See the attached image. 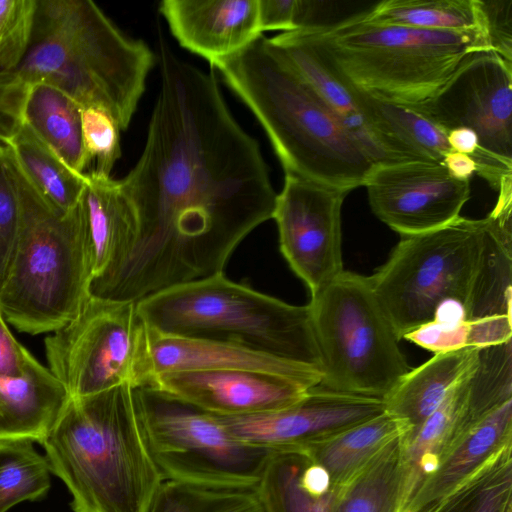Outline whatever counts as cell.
<instances>
[{
	"label": "cell",
	"mask_w": 512,
	"mask_h": 512,
	"mask_svg": "<svg viewBox=\"0 0 512 512\" xmlns=\"http://www.w3.org/2000/svg\"><path fill=\"white\" fill-rule=\"evenodd\" d=\"M511 399L512 342L480 348L475 364L436 410L419 427L401 436L403 504L464 431Z\"/></svg>",
	"instance_id": "obj_13"
},
{
	"label": "cell",
	"mask_w": 512,
	"mask_h": 512,
	"mask_svg": "<svg viewBox=\"0 0 512 512\" xmlns=\"http://www.w3.org/2000/svg\"><path fill=\"white\" fill-rule=\"evenodd\" d=\"M299 31L344 83L402 106L429 100L469 55L492 51L481 31L370 24L355 15Z\"/></svg>",
	"instance_id": "obj_7"
},
{
	"label": "cell",
	"mask_w": 512,
	"mask_h": 512,
	"mask_svg": "<svg viewBox=\"0 0 512 512\" xmlns=\"http://www.w3.org/2000/svg\"><path fill=\"white\" fill-rule=\"evenodd\" d=\"M37 360L11 334L0 311V375L23 377Z\"/></svg>",
	"instance_id": "obj_41"
},
{
	"label": "cell",
	"mask_w": 512,
	"mask_h": 512,
	"mask_svg": "<svg viewBox=\"0 0 512 512\" xmlns=\"http://www.w3.org/2000/svg\"><path fill=\"white\" fill-rule=\"evenodd\" d=\"M447 142L453 151L467 154L472 159L480 150L476 133L468 128H455L448 131Z\"/></svg>",
	"instance_id": "obj_43"
},
{
	"label": "cell",
	"mask_w": 512,
	"mask_h": 512,
	"mask_svg": "<svg viewBox=\"0 0 512 512\" xmlns=\"http://www.w3.org/2000/svg\"><path fill=\"white\" fill-rule=\"evenodd\" d=\"M355 16L370 24L486 33L480 0H386Z\"/></svg>",
	"instance_id": "obj_29"
},
{
	"label": "cell",
	"mask_w": 512,
	"mask_h": 512,
	"mask_svg": "<svg viewBox=\"0 0 512 512\" xmlns=\"http://www.w3.org/2000/svg\"><path fill=\"white\" fill-rule=\"evenodd\" d=\"M308 306L322 361L318 387L383 399L411 370L368 276L344 270Z\"/></svg>",
	"instance_id": "obj_9"
},
{
	"label": "cell",
	"mask_w": 512,
	"mask_h": 512,
	"mask_svg": "<svg viewBox=\"0 0 512 512\" xmlns=\"http://www.w3.org/2000/svg\"><path fill=\"white\" fill-rule=\"evenodd\" d=\"M142 433L164 481L255 488L272 451L236 438L217 416L155 386L134 389Z\"/></svg>",
	"instance_id": "obj_10"
},
{
	"label": "cell",
	"mask_w": 512,
	"mask_h": 512,
	"mask_svg": "<svg viewBox=\"0 0 512 512\" xmlns=\"http://www.w3.org/2000/svg\"><path fill=\"white\" fill-rule=\"evenodd\" d=\"M69 398L50 369L38 361L23 377L0 375V440L42 444Z\"/></svg>",
	"instance_id": "obj_24"
},
{
	"label": "cell",
	"mask_w": 512,
	"mask_h": 512,
	"mask_svg": "<svg viewBox=\"0 0 512 512\" xmlns=\"http://www.w3.org/2000/svg\"><path fill=\"white\" fill-rule=\"evenodd\" d=\"M31 86L14 70H0V143L8 145L25 123Z\"/></svg>",
	"instance_id": "obj_38"
},
{
	"label": "cell",
	"mask_w": 512,
	"mask_h": 512,
	"mask_svg": "<svg viewBox=\"0 0 512 512\" xmlns=\"http://www.w3.org/2000/svg\"><path fill=\"white\" fill-rule=\"evenodd\" d=\"M8 146L28 180L50 205L64 213L78 205L85 189V173L68 167L25 123Z\"/></svg>",
	"instance_id": "obj_31"
},
{
	"label": "cell",
	"mask_w": 512,
	"mask_h": 512,
	"mask_svg": "<svg viewBox=\"0 0 512 512\" xmlns=\"http://www.w3.org/2000/svg\"><path fill=\"white\" fill-rule=\"evenodd\" d=\"M82 138L88 167L95 162L89 172L101 176L110 173L121 156L120 127L116 120L102 108L81 109Z\"/></svg>",
	"instance_id": "obj_35"
},
{
	"label": "cell",
	"mask_w": 512,
	"mask_h": 512,
	"mask_svg": "<svg viewBox=\"0 0 512 512\" xmlns=\"http://www.w3.org/2000/svg\"><path fill=\"white\" fill-rule=\"evenodd\" d=\"M404 492L400 436L342 485L335 512H400Z\"/></svg>",
	"instance_id": "obj_28"
},
{
	"label": "cell",
	"mask_w": 512,
	"mask_h": 512,
	"mask_svg": "<svg viewBox=\"0 0 512 512\" xmlns=\"http://www.w3.org/2000/svg\"><path fill=\"white\" fill-rule=\"evenodd\" d=\"M350 88L362 115L367 150L377 164L442 163L445 154L452 151L447 133L413 109Z\"/></svg>",
	"instance_id": "obj_20"
},
{
	"label": "cell",
	"mask_w": 512,
	"mask_h": 512,
	"mask_svg": "<svg viewBox=\"0 0 512 512\" xmlns=\"http://www.w3.org/2000/svg\"><path fill=\"white\" fill-rule=\"evenodd\" d=\"M480 1L492 52L512 62V0Z\"/></svg>",
	"instance_id": "obj_39"
},
{
	"label": "cell",
	"mask_w": 512,
	"mask_h": 512,
	"mask_svg": "<svg viewBox=\"0 0 512 512\" xmlns=\"http://www.w3.org/2000/svg\"><path fill=\"white\" fill-rule=\"evenodd\" d=\"M342 485L304 450L272 451L256 491L264 512H335Z\"/></svg>",
	"instance_id": "obj_23"
},
{
	"label": "cell",
	"mask_w": 512,
	"mask_h": 512,
	"mask_svg": "<svg viewBox=\"0 0 512 512\" xmlns=\"http://www.w3.org/2000/svg\"><path fill=\"white\" fill-rule=\"evenodd\" d=\"M407 107L446 133L474 131L476 173L497 191L512 180V62L492 51L473 53L432 98Z\"/></svg>",
	"instance_id": "obj_12"
},
{
	"label": "cell",
	"mask_w": 512,
	"mask_h": 512,
	"mask_svg": "<svg viewBox=\"0 0 512 512\" xmlns=\"http://www.w3.org/2000/svg\"><path fill=\"white\" fill-rule=\"evenodd\" d=\"M155 387L217 416L278 410L310 390L289 378L249 370H194L159 374Z\"/></svg>",
	"instance_id": "obj_17"
},
{
	"label": "cell",
	"mask_w": 512,
	"mask_h": 512,
	"mask_svg": "<svg viewBox=\"0 0 512 512\" xmlns=\"http://www.w3.org/2000/svg\"><path fill=\"white\" fill-rule=\"evenodd\" d=\"M265 130L285 174L352 191L377 164L263 34L212 64Z\"/></svg>",
	"instance_id": "obj_3"
},
{
	"label": "cell",
	"mask_w": 512,
	"mask_h": 512,
	"mask_svg": "<svg viewBox=\"0 0 512 512\" xmlns=\"http://www.w3.org/2000/svg\"><path fill=\"white\" fill-rule=\"evenodd\" d=\"M42 445L74 512H150L164 482L128 384L69 398Z\"/></svg>",
	"instance_id": "obj_4"
},
{
	"label": "cell",
	"mask_w": 512,
	"mask_h": 512,
	"mask_svg": "<svg viewBox=\"0 0 512 512\" xmlns=\"http://www.w3.org/2000/svg\"><path fill=\"white\" fill-rule=\"evenodd\" d=\"M37 0H0V70H14L32 35Z\"/></svg>",
	"instance_id": "obj_36"
},
{
	"label": "cell",
	"mask_w": 512,
	"mask_h": 512,
	"mask_svg": "<svg viewBox=\"0 0 512 512\" xmlns=\"http://www.w3.org/2000/svg\"><path fill=\"white\" fill-rule=\"evenodd\" d=\"M374 215L402 236L447 225L470 198V181L450 175L441 162L376 164L364 184Z\"/></svg>",
	"instance_id": "obj_15"
},
{
	"label": "cell",
	"mask_w": 512,
	"mask_h": 512,
	"mask_svg": "<svg viewBox=\"0 0 512 512\" xmlns=\"http://www.w3.org/2000/svg\"><path fill=\"white\" fill-rule=\"evenodd\" d=\"M443 165L446 167L450 175L459 180H469L476 173V163L467 154L450 151L445 154Z\"/></svg>",
	"instance_id": "obj_42"
},
{
	"label": "cell",
	"mask_w": 512,
	"mask_h": 512,
	"mask_svg": "<svg viewBox=\"0 0 512 512\" xmlns=\"http://www.w3.org/2000/svg\"><path fill=\"white\" fill-rule=\"evenodd\" d=\"M348 191L285 174L272 218L292 271L316 295L343 271L341 209Z\"/></svg>",
	"instance_id": "obj_14"
},
{
	"label": "cell",
	"mask_w": 512,
	"mask_h": 512,
	"mask_svg": "<svg viewBox=\"0 0 512 512\" xmlns=\"http://www.w3.org/2000/svg\"><path fill=\"white\" fill-rule=\"evenodd\" d=\"M136 306L157 334L237 344L322 372L308 304L291 305L223 272L161 290Z\"/></svg>",
	"instance_id": "obj_8"
},
{
	"label": "cell",
	"mask_w": 512,
	"mask_h": 512,
	"mask_svg": "<svg viewBox=\"0 0 512 512\" xmlns=\"http://www.w3.org/2000/svg\"><path fill=\"white\" fill-rule=\"evenodd\" d=\"M304 0H258L260 29L295 31L302 28Z\"/></svg>",
	"instance_id": "obj_40"
},
{
	"label": "cell",
	"mask_w": 512,
	"mask_h": 512,
	"mask_svg": "<svg viewBox=\"0 0 512 512\" xmlns=\"http://www.w3.org/2000/svg\"><path fill=\"white\" fill-rule=\"evenodd\" d=\"M150 512H264L255 488L164 481Z\"/></svg>",
	"instance_id": "obj_34"
},
{
	"label": "cell",
	"mask_w": 512,
	"mask_h": 512,
	"mask_svg": "<svg viewBox=\"0 0 512 512\" xmlns=\"http://www.w3.org/2000/svg\"><path fill=\"white\" fill-rule=\"evenodd\" d=\"M160 87L144 149L121 179L137 218L133 246L90 295L139 300L223 272L239 243L272 219L275 192L258 142L235 120L214 70L159 38Z\"/></svg>",
	"instance_id": "obj_1"
},
{
	"label": "cell",
	"mask_w": 512,
	"mask_h": 512,
	"mask_svg": "<svg viewBox=\"0 0 512 512\" xmlns=\"http://www.w3.org/2000/svg\"><path fill=\"white\" fill-rule=\"evenodd\" d=\"M480 348L435 353L411 369L382 399L384 411L402 422L407 432L419 427L440 405L449 390L475 364Z\"/></svg>",
	"instance_id": "obj_25"
},
{
	"label": "cell",
	"mask_w": 512,
	"mask_h": 512,
	"mask_svg": "<svg viewBox=\"0 0 512 512\" xmlns=\"http://www.w3.org/2000/svg\"><path fill=\"white\" fill-rule=\"evenodd\" d=\"M80 205L93 281L113 271L131 250L137 231L136 212L120 180L93 172L85 173Z\"/></svg>",
	"instance_id": "obj_21"
},
{
	"label": "cell",
	"mask_w": 512,
	"mask_h": 512,
	"mask_svg": "<svg viewBox=\"0 0 512 512\" xmlns=\"http://www.w3.org/2000/svg\"><path fill=\"white\" fill-rule=\"evenodd\" d=\"M45 457L27 439L0 440V512L22 501L43 498L50 488Z\"/></svg>",
	"instance_id": "obj_33"
},
{
	"label": "cell",
	"mask_w": 512,
	"mask_h": 512,
	"mask_svg": "<svg viewBox=\"0 0 512 512\" xmlns=\"http://www.w3.org/2000/svg\"><path fill=\"white\" fill-rule=\"evenodd\" d=\"M407 427L385 411L302 448L323 467L332 481L343 485Z\"/></svg>",
	"instance_id": "obj_26"
},
{
	"label": "cell",
	"mask_w": 512,
	"mask_h": 512,
	"mask_svg": "<svg viewBox=\"0 0 512 512\" xmlns=\"http://www.w3.org/2000/svg\"><path fill=\"white\" fill-rule=\"evenodd\" d=\"M498 197L485 218L402 236L368 276L399 340L424 325L458 347L512 340V198Z\"/></svg>",
	"instance_id": "obj_2"
},
{
	"label": "cell",
	"mask_w": 512,
	"mask_h": 512,
	"mask_svg": "<svg viewBox=\"0 0 512 512\" xmlns=\"http://www.w3.org/2000/svg\"><path fill=\"white\" fill-rule=\"evenodd\" d=\"M3 146L19 196L20 225L0 288V311L21 332H54L73 319L90 296L81 205L67 213L50 205L28 180L12 149Z\"/></svg>",
	"instance_id": "obj_6"
},
{
	"label": "cell",
	"mask_w": 512,
	"mask_h": 512,
	"mask_svg": "<svg viewBox=\"0 0 512 512\" xmlns=\"http://www.w3.org/2000/svg\"><path fill=\"white\" fill-rule=\"evenodd\" d=\"M25 124L61 160L78 174L88 167L82 138L81 107L48 84L31 86L24 113Z\"/></svg>",
	"instance_id": "obj_27"
},
{
	"label": "cell",
	"mask_w": 512,
	"mask_h": 512,
	"mask_svg": "<svg viewBox=\"0 0 512 512\" xmlns=\"http://www.w3.org/2000/svg\"><path fill=\"white\" fill-rule=\"evenodd\" d=\"M155 62L90 0H37L27 52L14 71L53 86L80 107H99L128 128Z\"/></svg>",
	"instance_id": "obj_5"
},
{
	"label": "cell",
	"mask_w": 512,
	"mask_h": 512,
	"mask_svg": "<svg viewBox=\"0 0 512 512\" xmlns=\"http://www.w3.org/2000/svg\"><path fill=\"white\" fill-rule=\"evenodd\" d=\"M512 443V399L464 431L400 512H420L454 490L504 446Z\"/></svg>",
	"instance_id": "obj_22"
},
{
	"label": "cell",
	"mask_w": 512,
	"mask_h": 512,
	"mask_svg": "<svg viewBox=\"0 0 512 512\" xmlns=\"http://www.w3.org/2000/svg\"><path fill=\"white\" fill-rule=\"evenodd\" d=\"M159 12L179 45L210 64L263 34L258 0H163Z\"/></svg>",
	"instance_id": "obj_18"
},
{
	"label": "cell",
	"mask_w": 512,
	"mask_h": 512,
	"mask_svg": "<svg viewBox=\"0 0 512 512\" xmlns=\"http://www.w3.org/2000/svg\"><path fill=\"white\" fill-rule=\"evenodd\" d=\"M155 377L163 373L194 370H249L294 380L311 389L322 372L251 348L204 339L157 334L149 330Z\"/></svg>",
	"instance_id": "obj_19"
},
{
	"label": "cell",
	"mask_w": 512,
	"mask_h": 512,
	"mask_svg": "<svg viewBox=\"0 0 512 512\" xmlns=\"http://www.w3.org/2000/svg\"><path fill=\"white\" fill-rule=\"evenodd\" d=\"M20 225V201L4 146L0 144V288L15 247Z\"/></svg>",
	"instance_id": "obj_37"
},
{
	"label": "cell",
	"mask_w": 512,
	"mask_h": 512,
	"mask_svg": "<svg viewBox=\"0 0 512 512\" xmlns=\"http://www.w3.org/2000/svg\"><path fill=\"white\" fill-rule=\"evenodd\" d=\"M384 412L383 400L311 388L298 402L274 411L217 418L239 440L270 451L302 449Z\"/></svg>",
	"instance_id": "obj_16"
},
{
	"label": "cell",
	"mask_w": 512,
	"mask_h": 512,
	"mask_svg": "<svg viewBox=\"0 0 512 512\" xmlns=\"http://www.w3.org/2000/svg\"><path fill=\"white\" fill-rule=\"evenodd\" d=\"M45 352L70 398L124 384L154 385L149 329L133 301L90 295L73 319L46 337Z\"/></svg>",
	"instance_id": "obj_11"
},
{
	"label": "cell",
	"mask_w": 512,
	"mask_h": 512,
	"mask_svg": "<svg viewBox=\"0 0 512 512\" xmlns=\"http://www.w3.org/2000/svg\"><path fill=\"white\" fill-rule=\"evenodd\" d=\"M269 41L366 148L362 115L352 89L325 63L304 35L299 30L288 31L269 38Z\"/></svg>",
	"instance_id": "obj_30"
},
{
	"label": "cell",
	"mask_w": 512,
	"mask_h": 512,
	"mask_svg": "<svg viewBox=\"0 0 512 512\" xmlns=\"http://www.w3.org/2000/svg\"><path fill=\"white\" fill-rule=\"evenodd\" d=\"M420 512H512V443Z\"/></svg>",
	"instance_id": "obj_32"
}]
</instances>
